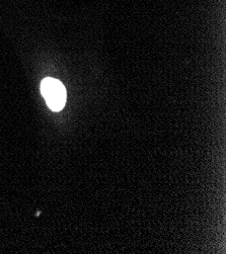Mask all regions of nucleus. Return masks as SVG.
Listing matches in <instances>:
<instances>
[{
    "label": "nucleus",
    "instance_id": "nucleus-1",
    "mask_svg": "<svg viewBox=\"0 0 226 254\" xmlns=\"http://www.w3.org/2000/svg\"><path fill=\"white\" fill-rule=\"evenodd\" d=\"M41 91L47 106L53 112L61 111L66 103V89L57 79L48 77L41 83Z\"/></svg>",
    "mask_w": 226,
    "mask_h": 254
}]
</instances>
